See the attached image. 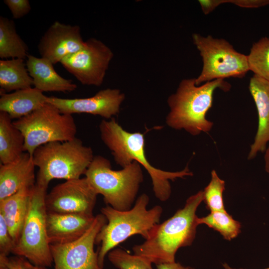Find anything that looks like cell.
Masks as SVG:
<instances>
[{
  "label": "cell",
  "instance_id": "obj_10",
  "mask_svg": "<svg viewBox=\"0 0 269 269\" xmlns=\"http://www.w3.org/2000/svg\"><path fill=\"white\" fill-rule=\"evenodd\" d=\"M114 56L112 50L95 38L85 41L78 51L65 57L61 64L82 85L100 86Z\"/></svg>",
  "mask_w": 269,
  "mask_h": 269
},
{
  "label": "cell",
  "instance_id": "obj_12",
  "mask_svg": "<svg viewBox=\"0 0 269 269\" xmlns=\"http://www.w3.org/2000/svg\"><path fill=\"white\" fill-rule=\"evenodd\" d=\"M98 194L85 177L55 186L45 198L47 212L92 215Z\"/></svg>",
  "mask_w": 269,
  "mask_h": 269
},
{
  "label": "cell",
  "instance_id": "obj_3",
  "mask_svg": "<svg viewBox=\"0 0 269 269\" xmlns=\"http://www.w3.org/2000/svg\"><path fill=\"white\" fill-rule=\"evenodd\" d=\"M231 85L224 79H217L196 85L195 78L184 79L175 93L168 98L169 112L166 123L171 128L184 130L192 135L208 133L213 123L206 115L212 107L214 91L230 90Z\"/></svg>",
  "mask_w": 269,
  "mask_h": 269
},
{
  "label": "cell",
  "instance_id": "obj_32",
  "mask_svg": "<svg viewBox=\"0 0 269 269\" xmlns=\"http://www.w3.org/2000/svg\"><path fill=\"white\" fill-rule=\"evenodd\" d=\"M203 13L208 14L221 4V0H199Z\"/></svg>",
  "mask_w": 269,
  "mask_h": 269
},
{
  "label": "cell",
  "instance_id": "obj_31",
  "mask_svg": "<svg viewBox=\"0 0 269 269\" xmlns=\"http://www.w3.org/2000/svg\"><path fill=\"white\" fill-rule=\"evenodd\" d=\"M222 4L231 3L244 8H258L269 4V0H221Z\"/></svg>",
  "mask_w": 269,
  "mask_h": 269
},
{
  "label": "cell",
  "instance_id": "obj_19",
  "mask_svg": "<svg viewBox=\"0 0 269 269\" xmlns=\"http://www.w3.org/2000/svg\"><path fill=\"white\" fill-rule=\"evenodd\" d=\"M47 97L34 87L2 93L0 112L7 113L12 120H18L42 107L46 103Z\"/></svg>",
  "mask_w": 269,
  "mask_h": 269
},
{
  "label": "cell",
  "instance_id": "obj_14",
  "mask_svg": "<svg viewBox=\"0 0 269 269\" xmlns=\"http://www.w3.org/2000/svg\"><path fill=\"white\" fill-rule=\"evenodd\" d=\"M83 40L80 27L77 25L53 22L41 37L37 49L41 57L53 64L83 47Z\"/></svg>",
  "mask_w": 269,
  "mask_h": 269
},
{
  "label": "cell",
  "instance_id": "obj_2",
  "mask_svg": "<svg viewBox=\"0 0 269 269\" xmlns=\"http://www.w3.org/2000/svg\"><path fill=\"white\" fill-rule=\"evenodd\" d=\"M101 138L111 151L116 163L123 168L136 161L150 175L155 197L165 201L170 197L171 187L169 180L184 178L193 175L188 166L178 171H167L151 165L145 156L143 134L125 130L114 118L103 120L99 125Z\"/></svg>",
  "mask_w": 269,
  "mask_h": 269
},
{
  "label": "cell",
  "instance_id": "obj_1",
  "mask_svg": "<svg viewBox=\"0 0 269 269\" xmlns=\"http://www.w3.org/2000/svg\"><path fill=\"white\" fill-rule=\"evenodd\" d=\"M203 200L200 190L189 197L184 207L151 230L147 239L133 247L134 254L155 265L175 262L178 250L190 246L199 225L196 211Z\"/></svg>",
  "mask_w": 269,
  "mask_h": 269
},
{
  "label": "cell",
  "instance_id": "obj_26",
  "mask_svg": "<svg viewBox=\"0 0 269 269\" xmlns=\"http://www.w3.org/2000/svg\"><path fill=\"white\" fill-rule=\"evenodd\" d=\"M225 190V181L220 178L215 170H212L210 181L203 190V201L210 212L226 211L223 199Z\"/></svg>",
  "mask_w": 269,
  "mask_h": 269
},
{
  "label": "cell",
  "instance_id": "obj_18",
  "mask_svg": "<svg viewBox=\"0 0 269 269\" xmlns=\"http://www.w3.org/2000/svg\"><path fill=\"white\" fill-rule=\"evenodd\" d=\"M25 63L34 87L43 93L71 92L77 88L71 80L59 75L53 67L54 64L46 58L28 54Z\"/></svg>",
  "mask_w": 269,
  "mask_h": 269
},
{
  "label": "cell",
  "instance_id": "obj_8",
  "mask_svg": "<svg viewBox=\"0 0 269 269\" xmlns=\"http://www.w3.org/2000/svg\"><path fill=\"white\" fill-rule=\"evenodd\" d=\"M13 123L24 137V152L32 156L40 145L74 139L77 131L72 115L61 113L55 106L47 102Z\"/></svg>",
  "mask_w": 269,
  "mask_h": 269
},
{
  "label": "cell",
  "instance_id": "obj_11",
  "mask_svg": "<svg viewBox=\"0 0 269 269\" xmlns=\"http://www.w3.org/2000/svg\"><path fill=\"white\" fill-rule=\"evenodd\" d=\"M107 219L102 214L95 216L89 229L78 239L64 244H51L54 269H103L94 251L96 236Z\"/></svg>",
  "mask_w": 269,
  "mask_h": 269
},
{
  "label": "cell",
  "instance_id": "obj_35",
  "mask_svg": "<svg viewBox=\"0 0 269 269\" xmlns=\"http://www.w3.org/2000/svg\"><path fill=\"white\" fill-rule=\"evenodd\" d=\"M222 267L223 269H245L243 268L236 269L231 267L228 263H224L222 264ZM264 269H269V268Z\"/></svg>",
  "mask_w": 269,
  "mask_h": 269
},
{
  "label": "cell",
  "instance_id": "obj_27",
  "mask_svg": "<svg viewBox=\"0 0 269 269\" xmlns=\"http://www.w3.org/2000/svg\"><path fill=\"white\" fill-rule=\"evenodd\" d=\"M109 261L119 269H153L152 263L143 258L116 248L108 254Z\"/></svg>",
  "mask_w": 269,
  "mask_h": 269
},
{
  "label": "cell",
  "instance_id": "obj_22",
  "mask_svg": "<svg viewBox=\"0 0 269 269\" xmlns=\"http://www.w3.org/2000/svg\"><path fill=\"white\" fill-rule=\"evenodd\" d=\"M32 85L24 59L0 60V94L31 88Z\"/></svg>",
  "mask_w": 269,
  "mask_h": 269
},
{
  "label": "cell",
  "instance_id": "obj_23",
  "mask_svg": "<svg viewBox=\"0 0 269 269\" xmlns=\"http://www.w3.org/2000/svg\"><path fill=\"white\" fill-rule=\"evenodd\" d=\"M28 48L16 30L14 21L7 17L0 16V58L25 59Z\"/></svg>",
  "mask_w": 269,
  "mask_h": 269
},
{
  "label": "cell",
  "instance_id": "obj_28",
  "mask_svg": "<svg viewBox=\"0 0 269 269\" xmlns=\"http://www.w3.org/2000/svg\"><path fill=\"white\" fill-rule=\"evenodd\" d=\"M0 269H48V267L36 265L26 258L14 255L0 256Z\"/></svg>",
  "mask_w": 269,
  "mask_h": 269
},
{
  "label": "cell",
  "instance_id": "obj_25",
  "mask_svg": "<svg viewBox=\"0 0 269 269\" xmlns=\"http://www.w3.org/2000/svg\"><path fill=\"white\" fill-rule=\"evenodd\" d=\"M247 60L249 71L269 81V37H262L253 44Z\"/></svg>",
  "mask_w": 269,
  "mask_h": 269
},
{
  "label": "cell",
  "instance_id": "obj_20",
  "mask_svg": "<svg viewBox=\"0 0 269 269\" xmlns=\"http://www.w3.org/2000/svg\"><path fill=\"white\" fill-rule=\"evenodd\" d=\"M32 187L22 188L0 200V215L3 218L15 245L28 211Z\"/></svg>",
  "mask_w": 269,
  "mask_h": 269
},
{
  "label": "cell",
  "instance_id": "obj_4",
  "mask_svg": "<svg viewBox=\"0 0 269 269\" xmlns=\"http://www.w3.org/2000/svg\"><path fill=\"white\" fill-rule=\"evenodd\" d=\"M149 201L148 196L143 193L129 210L119 211L109 205L101 208V214L107 222L97 234L95 244L101 245L98 252V262L102 268L110 251L134 235H139L145 240L147 239L151 230L159 223L163 209L156 205L148 209Z\"/></svg>",
  "mask_w": 269,
  "mask_h": 269
},
{
  "label": "cell",
  "instance_id": "obj_13",
  "mask_svg": "<svg viewBox=\"0 0 269 269\" xmlns=\"http://www.w3.org/2000/svg\"><path fill=\"white\" fill-rule=\"evenodd\" d=\"M125 99V94L119 89L108 88L101 90L88 98L67 99L47 97L46 102L55 106L63 114L72 115L85 113L110 120L119 113Z\"/></svg>",
  "mask_w": 269,
  "mask_h": 269
},
{
  "label": "cell",
  "instance_id": "obj_9",
  "mask_svg": "<svg viewBox=\"0 0 269 269\" xmlns=\"http://www.w3.org/2000/svg\"><path fill=\"white\" fill-rule=\"evenodd\" d=\"M192 39L203 61L202 71L195 78L196 85L220 79L242 78L249 71L247 55L237 51L225 39L197 33Z\"/></svg>",
  "mask_w": 269,
  "mask_h": 269
},
{
  "label": "cell",
  "instance_id": "obj_29",
  "mask_svg": "<svg viewBox=\"0 0 269 269\" xmlns=\"http://www.w3.org/2000/svg\"><path fill=\"white\" fill-rule=\"evenodd\" d=\"M15 246L3 218L0 215V256H8Z\"/></svg>",
  "mask_w": 269,
  "mask_h": 269
},
{
  "label": "cell",
  "instance_id": "obj_6",
  "mask_svg": "<svg viewBox=\"0 0 269 269\" xmlns=\"http://www.w3.org/2000/svg\"><path fill=\"white\" fill-rule=\"evenodd\" d=\"M94 157L91 147L76 137L40 145L32 155L34 163L38 168L36 182L48 186L54 179L80 178L85 174Z\"/></svg>",
  "mask_w": 269,
  "mask_h": 269
},
{
  "label": "cell",
  "instance_id": "obj_5",
  "mask_svg": "<svg viewBox=\"0 0 269 269\" xmlns=\"http://www.w3.org/2000/svg\"><path fill=\"white\" fill-rule=\"evenodd\" d=\"M85 175L97 194L103 195L107 205L119 211L132 208L143 179L141 165L137 162L115 170L110 161L101 155L94 156Z\"/></svg>",
  "mask_w": 269,
  "mask_h": 269
},
{
  "label": "cell",
  "instance_id": "obj_16",
  "mask_svg": "<svg viewBox=\"0 0 269 269\" xmlns=\"http://www.w3.org/2000/svg\"><path fill=\"white\" fill-rule=\"evenodd\" d=\"M249 88L258 115L257 132L248 156L251 160L265 152L269 142V81L254 75Z\"/></svg>",
  "mask_w": 269,
  "mask_h": 269
},
{
  "label": "cell",
  "instance_id": "obj_21",
  "mask_svg": "<svg viewBox=\"0 0 269 269\" xmlns=\"http://www.w3.org/2000/svg\"><path fill=\"white\" fill-rule=\"evenodd\" d=\"M24 137L13 124L9 115L0 112V164L12 162L22 154Z\"/></svg>",
  "mask_w": 269,
  "mask_h": 269
},
{
  "label": "cell",
  "instance_id": "obj_33",
  "mask_svg": "<svg viewBox=\"0 0 269 269\" xmlns=\"http://www.w3.org/2000/svg\"><path fill=\"white\" fill-rule=\"evenodd\" d=\"M157 269H195L190 266H184L179 262L162 264L156 265Z\"/></svg>",
  "mask_w": 269,
  "mask_h": 269
},
{
  "label": "cell",
  "instance_id": "obj_24",
  "mask_svg": "<svg viewBox=\"0 0 269 269\" xmlns=\"http://www.w3.org/2000/svg\"><path fill=\"white\" fill-rule=\"evenodd\" d=\"M197 221L199 225H207L229 241L237 237L241 232L240 222L235 220L226 210L210 212L205 216L198 217Z\"/></svg>",
  "mask_w": 269,
  "mask_h": 269
},
{
  "label": "cell",
  "instance_id": "obj_7",
  "mask_svg": "<svg viewBox=\"0 0 269 269\" xmlns=\"http://www.w3.org/2000/svg\"><path fill=\"white\" fill-rule=\"evenodd\" d=\"M47 188L36 182L32 187L28 211L12 254L35 265L49 267L53 263L47 231Z\"/></svg>",
  "mask_w": 269,
  "mask_h": 269
},
{
  "label": "cell",
  "instance_id": "obj_15",
  "mask_svg": "<svg viewBox=\"0 0 269 269\" xmlns=\"http://www.w3.org/2000/svg\"><path fill=\"white\" fill-rule=\"evenodd\" d=\"M95 216L48 212L47 231L50 244H64L78 239L90 227Z\"/></svg>",
  "mask_w": 269,
  "mask_h": 269
},
{
  "label": "cell",
  "instance_id": "obj_34",
  "mask_svg": "<svg viewBox=\"0 0 269 269\" xmlns=\"http://www.w3.org/2000/svg\"><path fill=\"white\" fill-rule=\"evenodd\" d=\"M265 170L269 174V144L267 146L265 154Z\"/></svg>",
  "mask_w": 269,
  "mask_h": 269
},
{
  "label": "cell",
  "instance_id": "obj_30",
  "mask_svg": "<svg viewBox=\"0 0 269 269\" xmlns=\"http://www.w3.org/2000/svg\"><path fill=\"white\" fill-rule=\"evenodd\" d=\"M14 19H19L27 15L31 7L28 0H4Z\"/></svg>",
  "mask_w": 269,
  "mask_h": 269
},
{
  "label": "cell",
  "instance_id": "obj_17",
  "mask_svg": "<svg viewBox=\"0 0 269 269\" xmlns=\"http://www.w3.org/2000/svg\"><path fill=\"white\" fill-rule=\"evenodd\" d=\"M32 156L24 152L16 160L0 165V200L25 187L35 183V167Z\"/></svg>",
  "mask_w": 269,
  "mask_h": 269
}]
</instances>
